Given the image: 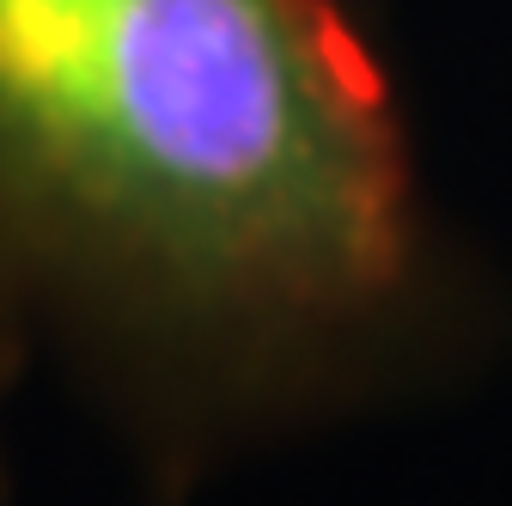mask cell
<instances>
[{
  "mask_svg": "<svg viewBox=\"0 0 512 506\" xmlns=\"http://www.w3.org/2000/svg\"><path fill=\"white\" fill-rule=\"evenodd\" d=\"M0 232L116 330L244 378L372 354L433 275L342 0H0Z\"/></svg>",
  "mask_w": 512,
  "mask_h": 506,
  "instance_id": "obj_1",
  "label": "cell"
}]
</instances>
